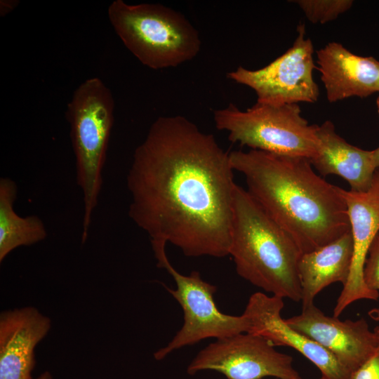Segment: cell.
Masks as SVG:
<instances>
[{"instance_id":"1","label":"cell","mask_w":379,"mask_h":379,"mask_svg":"<svg viewBox=\"0 0 379 379\" xmlns=\"http://www.w3.org/2000/svg\"><path fill=\"white\" fill-rule=\"evenodd\" d=\"M234 169L212 134L183 116H162L134 151L128 215L150 241L188 257L229 255Z\"/></svg>"},{"instance_id":"2","label":"cell","mask_w":379,"mask_h":379,"mask_svg":"<svg viewBox=\"0 0 379 379\" xmlns=\"http://www.w3.org/2000/svg\"><path fill=\"white\" fill-rule=\"evenodd\" d=\"M230 158L248 192L302 253L350 231L340 187L317 175L309 159L255 149L233 151Z\"/></svg>"},{"instance_id":"3","label":"cell","mask_w":379,"mask_h":379,"mask_svg":"<svg viewBox=\"0 0 379 379\" xmlns=\"http://www.w3.org/2000/svg\"><path fill=\"white\" fill-rule=\"evenodd\" d=\"M302 253L291 236L237 185L229 255L237 274L272 295L300 302L298 265Z\"/></svg>"},{"instance_id":"4","label":"cell","mask_w":379,"mask_h":379,"mask_svg":"<svg viewBox=\"0 0 379 379\" xmlns=\"http://www.w3.org/2000/svg\"><path fill=\"white\" fill-rule=\"evenodd\" d=\"M107 15L126 48L152 69L178 67L201 50L198 30L182 13L164 5L114 0Z\"/></svg>"},{"instance_id":"5","label":"cell","mask_w":379,"mask_h":379,"mask_svg":"<svg viewBox=\"0 0 379 379\" xmlns=\"http://www.w3.org/2000/svg\"><path fill=\"white\" fill-rule=\"evenodd\" d=\"M114 113L112 93L96 77L80 84L67 105L65 115L75 157L77 184L83 194L82 243L88 238L102 189Z\"/></svg>"},{"instance_id":"6","label":"cell","mask_w":379,"mask_h":379,"mask_svg":"<svg viewBox=\"0 0 379 379\" xmlns=\"http://www.w3.org/2000/svg\"><path fill=\"white\" fill-rule=\"evenodd\" d=\"M217 129L228 133L234 143L251 149L311 159L317 153L318 125L301 116L298 104L256 103L245 111L234 104L215 109Z\"/></svg>"},{"instance_id":"7","label":"cell","mask_w":379,"mask_h":379,"mask_svg":"<svg viewBox=\"0 0 379 379\" xmlns=\"http://www.w3.org/2000/svg\"><path fill=\"white\" fill-rule=\"evenodd\" d=\"M151 244L157 266L165 269L175 282V289L166 288L181 306L184 319L181 328L171 342L154 353L157 360L163 359L175 350L204 339H220L248 332L249 324L244 314L234 316L218 310L213 299L216 291L214 285L205 281L197 271L189 275L180 274L168 259L166 244Z\"/></svg>"},{"instance_id":"8","label":"cell","mask_w":379,"mask_h":379,"mask_svg":"<svg viewBox=\"0 0 379 379\" xmlns=\"http://www.w3.org/2000/svg\"><path fill=\"white\" fill-rule=\"evenodd\" d=\"M297 36L285 53L258 69L239 66L227 73V78L254 91L257 102L271 105L315 102L319 95L313 78L315 68L314 47L305 38V27L299 25Z\"/></svg>"},{"instance_id":"9","label":"cell","mask_w":379,"mask_h":379,"mask_svg":"<svg viewBox=\"0 0 379 379\" xmlns=\"http://www.w3.org/2000/svg\"><path fill=\"white\" fill-rule=\"evenodd\" d=\"M211 370L227 379H293L299 377L292 357L281 353L265 338L241 333L216 339L202 349L187 367V373Z\"/></svg>"},{"instance_id":"10","label":"cell","mask_w":379,"mask_h":379,"mask_svg":"<svg viewBox=\"0 0 379 379\" xmlns=\"http://www.w3.org/2000/svg\"><path fill=\"white\" fill-rule=\"evenodd\" d=\"M293 328L331 353L351 373L375 352L377 336L364 319L340 321L326 316L314 304L302 307L297 315L285 319Z\"/></svg>"},{"instance_id":"11","label":"cell","mask_w":379,"mask_h":379,"mask_svg":"<svg viewBox=\"0 0 379 379\" xmlns=\"http://www.w3.org/2000/svg\"><path fill=\"white\" fill-rule=\"evenodd\" d=\"M345 199L353 238V255L350 272L333 310L338 317L352 303L362 299L377 300L378 291L368 288L364 279V269L369 248L379 233V169L373 175L371 187L364 192L340 187Z\"/></svg>"},{"instance_id":"12","label":"cell","mask_w":379,"mask_h":379,"mask_svg":"<svg viewBox=\"0 0 379 379\" xmlns=\"http://www.w3.org/2000/svg\"><path fill=\"white\" fill-rule=\"evenodd\" d=\"M283 298L262 292L252 294L244 314L248 319V333L260 335L272 345L295 350L321 371L325 379H351L352 373L328 350L291 327L281 317Z\"/></svg>"},{"instance_id":"13","label":"cell","mask_w":379,"mask_h":379,"mask_svg":"<svg viewBox=\"0 0 379 379\" xmlns=\"http://www.w3.org/2000/svg\"><path fill=\"white\" fill-rule=\"evenodd\" d=\"M51 326V319L34 307L1 313L0 379H33L34 350Z\"/></svg>"},{"instance_id":"14","label":"cell","mask_w":379,"mask_h":379,"mask_svg":"<svg viewBox=\"0 0 379 379\" xmlns=\"http://www.w3.org/2000/svg\"><path fill=\"white\" fill-rule=\"evenodd\" d=\"M317 57L329 102L379 92V61L375 58L357 55L335 41L318 50Z\"/></svg>"},{"instance_id":"15","label":"cell","mask_w":379,"mask_h":379,"mask_svg":"<svg viewBox=\"0 0 379 379\" xmlns=\"http://www.w3.org/2000/svg\"><path fill=\"white\" fill-rule=\"evenodd\" d=\"M319 140L315 155L310 159L322 175H337L345 179L352 191L366 192L371 186L375 166L373 150H365L348 143L335 131L331 121L317 126Z\"/></svg>"},{"instance_id":"16","label":"cell","mask_w":379,"mask_h":379,"mask_svg":"<svg viewBox=\"0 0 379 379\" xmlns=\"http://www.w3.org/2000/svg\"><path fill=\"white\" fill-rule=\"evenodd\" d=\"M353 255L351 230L314 251L302 253L298 265L302 307L314 304L324 288L349 277Z\"/></svg>"},{"instance_id":"17","label":"cell","mask_w":379,"mask_h":379,"mask_svg":"<svg viewBox=\"0 0 379 379\" xmlns=\"http://www.w3.org/2000/svg\"><path fill=\"white\" fill-rule=\"evenodd\" d=\"M18 194L15 182L10 178L0 179V262L15 248L29 246L44 240L47 231L36 215H18L14 210Z\"/></svg>"},{"instance_id":"18","label":"cell","mask_w":379,"mask_h":379,"mask_svg":"<svg viewBox=\"0 0 379 379\" xmlns=\"http://www.w3.org/2000/svg\"><path fill=\"white\" fill-rule=\"evenodd\" d=\"M312 23L324 24L335 20L348 11L353 4L352 0H295Z\"/></svg>"},{"instance_id":"19","label":"cell","mask_w":379,"mask_h":379,"mask_svg":"<svg viewBox=\"0 0 379 379\" xmlns=\"http://www.w3.org/2000/svg\"><path fill=\"white\" fill-rule=\"evenodd\" d=\"M364 279L367 287L373 291L379 290V233L373 240L364 269ZM368 315L378 323L375 328L379 329V307L368 311Z\"/></svg>"},{"instance_id":"20","label":"cell","mask_w":379,"mask_h":379,"mask_svg":"<svg viewBox=\"0 0 379 379\" xmlns=\"http://www.w3.org/2000/svg\"><path fill=\"white\" fill-rule=\"evenodd\" d=\"M351 379H379V345L374 354L352 373Z\"/></svg>"},{"instance_id":"21","label":"cell","mask_w":379,"mask_h":379,"mask_svg":"<svg viewBox=\"0 0 379 379\" xmlns=\"http://www.w3.org/2000/svg\"><path fill=\"white\" fill-rule=\"evenodd\" d=\"M18 0H1L0 15L4 17L11 13L18 5Z\"/></svg>"},{"instance_id":"22","label":"cell","mask_w":379,"mask_h":379,"mask_svg":"<svg viewBox=\"0 0 379 379\" xmlns=\"http://www.w3.org/2000/svg\"><path fill=\"white\" fill-rule=\"evenodd\" d=\"M373 156L375 166L379 169V147L373 150Z\"/></svg>"},{"instance_id":"23","label":"cell","mask_w":379,"mask_h":379,"mask_svg":"<svg viewBox=\"0 0 379 379\" xmlns=\"http://www.w3.org/2000/svg\"><path fill=\"white\" fill-rule=\"evenodd\" d=\"M33 379H53V377L48 371H45L36 378H33Z\"/></svg>"},{"instance_id":"24","label":"cell","mask_w":379,"mask_h":379,"mask_svg":"<svg viewBox=\"0 0 379 379\" xmlns=\"http://www.w3.org/2000/svg\"><path fill=\"white\" fill-rule=\"evenodd\" d=\"M373 331H374V332H375V335L377 336L378 341V345H379V329L375 328Z\"/></svg>"},{"instance_id":"25","label":"cell","mask_w":379,"mask_h":379,"mask_svg":"<svg viewBox=\"0 0 379 379\" xmlns=\"http://www.w3.org/2000/svg\"><path fill=\"white\" fill-rule=\"evenodd\" d=\"M376 105H377V108H378V114H379V96L377 98Z\"/></svg>"},{"instance_id":"26","label":"cell","mask_w":379,"mask_h":379,"mask_svg":"<svg viewBox=\"0 0 379 379\" xmlns=\"http://www.w3.org/2000/svg\"><path fill=\"white\" fill-rule=\"evenodd\" d=\"M293 379H302V378L299 376V377L293 378ZM319 379H325V378L321 376Z\"/></svg>"}]
</instances>
